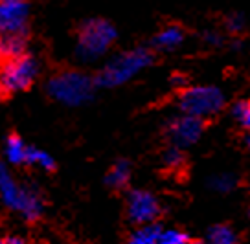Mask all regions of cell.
Listing matches in <instances>:
<instances>
[{
  "instance_id": "obj_25",
  "label": "cell",
  "mask_w": 250,
  "mask_h": 244,
  "mask_svg": "<svg viewBox=\"0 0 250 244\" xmlns=\"http://www.w3.org/2000/svg\"><path fill=\"white\" fill-rule=\"evenodd\" d=\"M0 244H8V243H6V241H4V239H0Z\"/></svg>"
},
{
  "instance_id": "obj_5",
  "label": "cell",
  "mask_w": 250,
  "mask_h": 244,
  "mask_svg": "<svg viewBox=\"0 0 250 244\" xmlns=\"http://www.w3.org/2000/svg\"><path fill=\"white\" fill-rule=\"evenodd\" d=\"M179 105L184 114L204 119L221 112L225 107V95L215 87H191L182 92Z\"/></svg>"
},
{
  "instance_id": "obj_9",
  "label": "cell",
  "mask_w": 250,
  "mask_h": 244,
  "mask_svg": "<svg viewBox=\"0 0 250 244\" xmlns=\"http://www.w3.org/2000/svg\"><path fill=\"white\" fill-rule=\"evenodd\" d=\"M204 131V121L201 118L184 114L180 118L173 119L167 125V136L175 147H188L195 143Z\"/></svg>"
},
{
  "instance_id": "obj_1",
  "label": "cell",
  "mask_w": 250,
  "mask_h": 244,
  "mask_svg": "<svg viewBox=\"0 0 250 244\" xmlns=\"http://www.w3.org/2000/svg\"><path fill=\"white\" fill-rule=\"evenodd\" d=\"M0 200L9 209L21 213L26 221H37L42 215V198L33 188H24L0 164Z\"/></svg>"
},
{
  "instance_id": "obj_12",
  "label": "cell",
  "mask_w": 250,
  "mask_h": 244,
  "mask_svg": "<svg viewBox=\"0 0 250 244\" xmlns=\"http://www.w3.org/2000/svg\"><path fill=\"white\" fill-rule=\"evenodd\" d=\"M26 154H28V145L17 134H11L8 138V142H6V158H8V162L13 164V166L26 164Z\"/></svg>"
},
{
  "instance_id": "obj_20",
  "label": "cell",
  "mask_w": 250,
  "mask_h": 244,
  "mask_svg": "<svg viewBox=\"0 0 250 244\" xmlns=\"http://www.w3.org/2000/svg\"><path fill=\"white\" fill-rule=\"evenodd\" d=\"M164 162L167 167H173V169H179V167L184 166V154L180 152L179 147H171V149L166 152Z\"/></svg>"
},
{
  "instance_id": "obj_18",
  "label": "cell",
  "mask_w": 250,
  "mask_h": 244,
  "mask_svg": "<svg viewBox=\"0 0 250 244\" xmlns=\"http://www.w3.org/2000/svg\"><path fill=\"white\" fill-rule=\"evenodd\" d=\"M232 112H234L235 118L241 121V125L250 131V101H237Z\"/></svg>"
},
{
  "instance_id": "obj_6",
  "label": "cell",
  "mask_w": 250,
  "mask_h": 244,
  "mask_svg": "<svg viewBox=\"0 0 250 244\" xmlns=\"http://www.w3.org/2000/svg\"><path fill=\"white\" fill-rule=\"evenodd\" d=\"M37 61L33 57L21 56L0 64V85L6 92H21L31 87L37 77Z\"/></svg>"
},
{
  "instance_id": "obj_21",
  "label": "cell",
  "mask_w": 250,
  "mask_h": 244,
  "mask_svg": "<svg viewBox=\"0 0 250 244\" xmlns=\"http://www.w3.org/2000/svg\"><path fill=\"white\" fill-rule=\"evenodd\" d=\"M243 26H245V20L241 15H230L227 19V28L232 33H239L243 30Z\"/></svg>"
},
{
  "instance_id": "obj_2",
  "label": "cell",
  "mask_w": 250,
  "mask_h": 244,
  "mask_svg": "<svg viewBox=\"0 0 250 244\" xmlns=\"http://www.w3.org/2000/svg\"><path fill=\"white\" fill-rule=\"evenodd\" d=\"M155 61L153 52L147 48H136L129 50L122 56L114 57L105 68H103L94 83H98L100 87H118L124 85L129 79H133L138 72L147 68L149 64Z\"/></svg>"
},
{
  "instance_id": "obj_15",
  "label": "cell",
  "mask_w": 250,
  "mask_h": 244,
  "mask_svg": "<svg viewBox=\"0 0 250 244\" xmlns=\"http://www.w3.org/2000/svg\"><path fill=\"white\" fill-rule=\"evenodd\" d=\"M210 244H239V239L235 235V231L230 226H213L208 233Z\"/></svg>"
},
{
  "instance_id": "obj_26",
  "label": "cell",
  "mask_w": 250,
  "mask_h": 244,
  "mask_svg": "<svg viewBox=\"0 0 250 244\" xmlns=\"http://www.w3.org/2000/svg\"><path fill=\"white\" fill-rule=\"evenodd\" d=\"M189 244H206V243H199V241H197V243H189Z\"/></svg>"
},
{
  "instance_id": "obj_19",
  "label": "cell",
  "mask_w": 250,
  "mask_h": 244,
  "mask_svg": "<svg viewBox=\"0 0 250 244\" xmlns=\"http://www.w3.org/2000/svg\"><path fill=\"white\" fill-rule=\"evenodd\" d=\"M235 178L232 174H217L215 178H211V188L221 193H227L230 189H234Z\"/></svg>"
},
{
  "instance_id": "obj_3",
  "label": "cell",
  "mask_w": 250,
  "mask_h": 244,
  "mask_svg": "<svg viewBox=\"0 0 250 244\" xmlns=\"http://www.w3.org/2000/svg\"><path fill=\"white\" fill-rule=\"evenodd\" d=\"M94 79L88 77L86 74L78 70H62L55 74L54 77L48 81V94L54 99L78 107L83 105L94 95Z\"/></svg>"
},
{
  "instance_id": "obj_22",
  "label": "cell",
  "mask_w": 250,
  "mask_h": 244,
  "mask_svg": "<svg viewBox=\"0 0 250 244\" xmlns=\"http://www.w3.org/2000/svg\"><path fill=\"white\" fill-rule=\"evenodd\" d=\"M6 243L8 244H24V241L21 239V237H9Z\"/></svg>"
},
{
  "instance_id": "obj_4",
  "label": "cell",
  "mask_w": 250,
  "mask_h": 244,
  "mask_svg": "<svg viewBox=\"0 0 250 244\" xmlns=\"http://www.w3.org/2000/svg\"><path fill=\"white\" fill-rule=\"evenodd\" d=\"M116 37L118 33L110 22L103 19H90L79 28L76 54L81 61H94L112 46Z\"/></svg>"
},
{
  "instance_id": "obj_14",
  "label": "cell",
  "mask_w": 250,
  "mask_h": 244,
  "mask_svg": "<svg viewBox=\"0 0 250 244\" xmlns=\"http://www.w3.org/2000/svg\"><path fill=\"white\" fill-rule=\"evenodd\" d=\"M160 233H162V229L158 224H146L131 235L129 244H156Z\"/></svg>"
},
{
  "instance_id": "obj_7",
  "label": "cell",
  "mask_w": 250,
  "mask_h": 244,
  "mask_svg": "<svg viewBox=\"0 0 250 244\" xmlns=\"http://www.w3.org/2000/svg\"><path fill=\"white\" fill-rule=\"evenodd\" d=\"M30 9L22 2H0V35H26Z\"/></svg>"
},
{
  "instance_id": "obj_23",
  "label": "cell",
  "mask_w": 250,
  "mask_h": 244,
  "mask_svg": "<svg viewBox=\"0 0 250 244\" xmlns=\"http://www.w3.org/2000/svg\"><path fill=\"white\" fill-rule=\"evenodd\" d=\"M4 94H6V90H4V88H2V85H0V99L4 97Z\"/></svg>"
},
{
  "instance_id": "obj_17",
  "label": "cell",
  "mask_w": 250,
  "mask_h": 244,
  "mask_svg": "<svg viewBox=\"0 0 250 244\" xmlns=\"http://www.w3.org/2000/svg\"><path fill=\"white\" fill-rule=\"evenodd\" d=\"M156 244H189V237L179 229H167L160 233Z\"/></svg>"
},
{
  "instance_id": "obj_16",
  "label": "cell",
  "mask_w": 250,
  "mask_h": 244,
  "mask_svg": "<svg viewBox=\"0 0 250 244\" xmlns=\"http://www.w3.org/2000/svg\"><path fill=\"white\" fill-rule=\"evenodd\" d=\"M26 164H31V166H39L46 171H54L55 162L54 158L50 156L48 152L37 149V147H28V154H26Z\"/></svg>"
},
{
  "instance_id": "obj_10",
  "label": "cell",
  "mask_w": 250,
  "mask_h": 244,
  "mask_svg": "<svg viewBox=\"0 0 250 244\" xmlns=\"http://www.w3.org/2000/svg\"><path fill=\"white\" fill-rule=\"evenodd\" d=\"M26 37L24 35H0V61H9L24 56Z\"/></svg>"
},
{
  "instance_id": "obj_8",
  "label": "cell",
  "mask_w": 250,
  "mask_h": 244,
  "mask_svg": "<svg viewBox=\"0 0 250 244\" xmlns=\"http://www.w3.org/2000/svg\"><path fill=\"white\" fill-rule=\"evenodd\" d=\"M127 211L131 221L136 224H151L160 215V206L153 193L136 189L129 193L127 198Z\"/></svg>"
},
{
  "instance_id": "obj_11",
  "label": "cell",
  "mask_w": 250,
  "mask_h": 244,
  "mask_svg": "<svg viewBox=\"0 0 250 244\" xmlns=\"http://www.w3.org/2000/svg\"><path fill=\"white\" fill-rule=\"evenodd\" d=\"M184 40V32L179 26H167L155 37V46L160 50H171L177 48Z\"/></svg>"
},
{
  "instance_id": "obj_24",
  "label": "cell",
  "mask_w": 250,
  "mask_h": 244,
  "mask_svg": "<svg viewBox=\"0 0 250 244\" xmlns=\"http://www.w3.org/2000/svg\"><path fill=\"white\" fill-rule=\"evenodd\" d=\"M0 2H22V0H0Z\"/></svg>"
},
{
  "instance_id": "obj_13",
  "label": "cell",
  "mask_w": 250,
  "mask_h": 244,
  "mask_svg": "<svg viewBox=\"0 0 250 244\" xmlns=\"http://www.w3.org/2000/svg\"><path fill=\"white\" fill-rule=\"evenodd\" d=\"M129 178H131V166H129V162L120 160L107 174V186L112 189H122L124 186H127Z\"/></svg>"
},
{
  "instance_id": "obj_27",
  "label": "cell",
  "mask_w": 250,
  "mask_h": 244,
  "mask_svg": "<svg viewBox=\"0 0 250 244\" xmlns=\"http://www.w3.org/2000/svg\"><path fill=\"white\" fill-rule=\"evenodd\" d=\"M247 145H249V149H250V138H249V140H247Z\"/></svg>"
}]
</instances>
